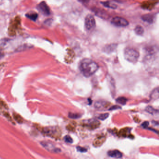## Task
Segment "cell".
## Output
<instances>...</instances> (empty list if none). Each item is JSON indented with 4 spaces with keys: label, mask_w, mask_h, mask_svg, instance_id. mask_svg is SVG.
Listing matches in <instances>:
<instances>
[{
    "label": "cell",
    "mask_w": 159,
    "mask_h": 159,
    "mask_svg": "<svg viewBox=\"0 0 159 159\" xmlns=\"http://www.w3.org/2000/svg\"><path fill=\"white\" fill-rule=\"evenodd\" d=\"M98 69V66L96 62L89 58H85L80 62L79 69L82 74L86 78L93 75Z\"/></svg>",
    "instance_id": "1"
},
{
    "label": "cell",
    "mask_w": 159,
    "mask_h": 159,
    "mask_svg": "<svg viewBox=\"0 0 159 159\" xmlns=\"http://www.w3.org/2000/svg\"><path fill=\"white\" fill-rule=\"evenodd\" d=\"M124 56L127 61L132 63H135L139 58L140 54L136 50L128 48L125 50Z\"/></svg>",
    "instance_id": "2"
},
{
    "label": "cell",
    "mask_w": 159,
    "mask_h": 159,
    "mask_svg": "<svg viewBox=\"0 0 159 159\" xmlns=\"http://www.w3.org/2000/svg\"><path fill=\"white\" fill-rule=\"evenodd\" d=\"M111 23L117 27H126L129 25L128 22L126 19L119 16L113 17L111 21Z\"/></svg>",
    "instance_id": "3"
},
{
    "label": "cell",
    "mask_w": 159,
    "mask_h": 159,
    "mask_svg": "<svg viewBox=\"0 0 159 159\" xmlns=\"http://www.w3.org/2000/svg\"><path fill=\"white\" fill-rule=\"evenodd\" d=\"M96 26V22L94 17L91 15L86 16L85 19V27L88 31H91Z\"/></svg>",
    "instance_id": "4"
},
{
    "label": "cell",
    "mask_w": 159,
    "mask_h": 159,
    "mask_svg": "<svg viewBox=\"0 0 159 159\" xmlns=\"http://www.w3.org/2000/svg\"><path fill=\"white\" fill-rule=\"evenodd\" d=\"M38 9L45 16H49L50 14V8L45 1H42L38 6Z\"/></svg>",
    "instance_id": "5"
},
{
    "label": "cell",
    "mask_w": 159,
    "mask_h": 159,
    "mask_svg": "<svg viewBox=\"0 0 159 159\" xmlns=\"http://www.w3.org/2000/svg\"><path fill=\"white\" fill-rule=\"evenodd\" d=\"M84 125L87 128L93 129L97 128L100 126V123L98 120L94 119H89L84 121Z\"/></svg>",
    "instance_id": "6"
},
{
    "label": "cell",
    "mask_w": 159,
    "mask_h": 159,
    "mask_svg": "<svg viewBox=\"0 0 159 159\" xmlns=\"http://www.w3.org/2000/svg\"><path fill=\"white\" fill-rule=\"evenodd\" d=\"M109 103H108L106 101L99 100L95 102L94 107L97 109L103 110L107 108L108 106H109Z\"/></svg>",
    "instance_id": "7"
},
{
    "label": "cell",
    "mask_w": 159,
    "mask_h": 159,
    "mask_svg": "<svg viewBox=\"0 0 159 159\" xmlns=\"http://www.w3.org/2000/svg\"><path fill=\"white\" fill-rule=\"evenodd\" d=\"M41 144L45 148H46L48 150L50 151L57 153V152H59L61 151L59 149L55 148L53 145L50 144V143H48V142H42Z\"/></svg>",
    "instance_id": "8"
},
{
    "label": "cell",
    "mask_w": 159,
    "mask_h": 159,
    "mask_svg": "<svg viewBox=\"0 0 159 159\" xmlns=\"http://www.w3.org/2000/svg\"><path fill=\"white\" fill-rule=\"evenodd\" d=\"M108 156L114 158H121L122 157L123 154L119 151L118 150L110 151L108 152Z\"/></svg>",
    "instance_id": "9"
},
{
    "label": "cell",
    "mask_w": 159,
    "mask_h": 159,
    "mask_svg": "<svg viewBox=\"0 0 159 159\" xmlns=\"http://www.w3.org/2000/svg\"><path fill=\"white\" fill-rule=\"evenodd\" d=\"M141 18L143 21L149 23H152L154 20L153 16L151 14L144 15L143 16H142Z\"/></svg>",
    "instance_id": "10"
},
{
    "label": "cell",
    "mask_w": 159,
    "mask_h": 159,
    "mask_svg": "<svg viewBox=\"0 0 159 159\" xmlns=\"http://www.w3.org/2000/svg\"><path fill=\"white\" fill-rule=\"evenodd\" d=\"M116 47V44H110V45H108L106 46V47L104 48V50L106 53H109L113 52L114 50H115Z\"/></svg>",
    "instance_id": "11"
},
{
    "label": "cell",
    "mask_w": 159,
    "mask_h": 159,
    "mask_svg": "<svg viewBox=\"0 0 159 159\" xmlns=\"http://www.w3.org/2000/svg\"><path fill=\"white\" fill-rule=\"evenodd\" d=\"M150 96L151 99L154 100H157L159 98V88H156V89L153 90Z\"/></svg>",
    "instance_id": "12"
},
{
    "label": "cell",
    "mask_w": 159,
    "mask_h": 159,
    "mask_svg": "<svg viewBox=\"0 0 159 159\" xmlns=\"http://www.w3.org/2000/svg\"><path fill=\"white\" fill-rule=\"evenodd\" d=\"M101 3L104 7L109 8L110 9H115L117 8V6L116 4L110 1H104V2H102Z\"/></svg>",
    "instance_id": "13"
},
{
    "label": "cell",
    "mask_w": 159,
    "mask_h": 159,
    "mask_svg": "<svg viewBox=\"0 0 159 159\" xmlns=\"http://www.w3.org/2000/svg\"><path fill=\"white\" fill-rule=\"evenodd\" d=\"M146 111L148 113L152 115H154V114H158L159 113V111L158 110H156L153 108L151 106H148L146 108Z\"/></svg>",
    "instance_id": "14"
},
{
    "label": "cell",
    "mask_w": 159,
    "mask_h": 159,
    "mask_svg": "<svg viewBox=\"0 0 159 159\" xmlns=\"http://www.w3.org/2000/svg\"><path fill=\"white\" fill-rule=\"evenodd\" d=\"M135 32L139 35H141L144 32L143 28L141 26L138 25L135 27L134 29Z\"/></svg>",
    "instance_id": "15"
},
{
    "label": "cell",
    "mask_w": 159,
    "mask_h": 159,
    "mask_svg": "<svg viewBox=\"0 0 159 159\" xmlns=\"http://www.w3.org/2000/svg\"><path fill=\"white\" fill-rule=\"evenodd\" d=\"M128 100L124 97H120L116 99V102L122 105H125Z\"/></svg>",
    "instance_id": "16"
},
{
    "label": "cell",
    "mask_w": 159,
    "mask_h": 159,
    "mask_svg": "<svg viewBox=\"0 0 159 159\" xmlns=\"http://www.w3.org/2000/svg\"><path fill=\"white\" fill-rule=\"evenodd\" d=\"M26 16L28 17V18L30 19L31 20L35 21L38 18V15L37 13L28 14L26 15Z\"/></svg>",
    "instance_id": "17"
},
{
    "label": "cell",
    "mask_w": 159,
    "mask_h": 159,
    "mask_svg": "<svg viewBox=\"0 0 159 159\" xmlns=\"http://www.w3.org/2000/svg\"><path fill=\"white\" fill-rule=\"evenodd\" d=\"M31 48V45H28L27 44H24V45H21L16 50L17 51H21L25 50H27L28 49Z\"/></svg>",
    "instance_id": "18"
},
{
    "label": "cell",
    "mask_w": 159,
    "mask_h": 159,
    "mask_svg": "<svg viewBox=\"0 0 159 159\" xmlns=\"http://www.w3.org/2000/svg\"><path fill=\"white\" fill-rule=\"evenodd\" d=\"M68 117L70 119H77L80 118L81 115L79 114H76V113H69Z\"/></svg>",
    "instance_id": "19"
},
{
    "label": "cell",
    "mask_w": 159,
    "mask_h": 159,
    "mask_svg": "<svg viewBox=\"0 0 159 159\" xmlns=\"http://www.w3.org/2000/svg\"><path fill=\"white\" fill-rule=\"evenodd\" d=\"M14 118L17 122L19 123H22L23 121L22 117L18 114H16H16H14Z\"/></svg>",
    "instance_id": "20"
},
{
    "label": "cell",
    "mask_w": 159,
    "mask_h": 159,
    "mask_svg": "<svg viewBox=\"0 0 159 159\" xmlns=\"http://www.w3.org/2000/svg\"><path fill=\"white\" fill-rule=\"evenodd\" d=\"M109 116V114L108 113L102 114L98 117V119H100V120H104L108 118Z\"/></svg>",
    "instance_id": "21"
},
{
    "label": "cell",
    "mask_w": 159,
    "mask_h": 159,
    "mask_svg": "<svg viewBox=\"0 0 159 159\" xmlns=\"http://www.w3.org/2000/svg\"><path fill=\"white\" fill-rule=\"evenodd\" d=\"M64 141L66 142H67L68 143L72 144L73 143V140L71 138L70 136H69V135H66L64 137Z\"/></svg>",
    "instance_id": "22"
},
{
    "label": "cell",
    "mask_w": 159,
    "mask_h": 159,
    "mask_svg": "<svg viewBox=\"0 0 159 159\" xmlns=\"http://www.w3.org/2000/svg\"><path fill=\"white\" fill-rule=\"evenodd\" d=\"M9 39L7 38H4L0 40V46L3 47L7 43L9 42Z\"/></svg>",
    "instance_id": "23"
},
{
    "label": "cell",
    "mask_w": 159,
    "mask_h": 159,
    "mask_svg": "<svg viewBox=\"0 0 159 159\" xmlns=\"http://www.w3.org/2000/svg\"><path fill=\"white\" fill-rule=\"evenodd\" d=\"M76 150L78 152H81V153H85L87 151V149L86 148L82 147H80V146H78L76 147Z\"/></svg>",
    "instance_id": "24"
},
{
    "label": "cell",
    "mask_w": 159,
    "mask_h": 159,
    "mask_svg": "<svg viewBox=\"0 0 159 159\" xmlns=\"http://www.w3.org/2000/svg\"><path fill=\"white\" fill-rule=\"evenodd\" d=\"M5 108L7 109L8 107L7 104H6L5 102H4L2 100H0V108Z\"/></svg>",
    "instance_id": "25"
},
{
    "label": "cell",
    "mask_w": 159,
    "mask_h": 159,
    "mask_svg": "<svg viewBox=\"0 0 159 159\" xmlns=\"http://www.w3.org/2000/svg\"><path fill=\"white\" fill-rule=\"evenodd\" d=\"M121 109V108L119 106H117V105H115V106H113L112 107H111L109 109V110H115L120 109Z\"/></svg>",
    "instance_id": "26"
},
{
    "label": "cell",
    "mask_w": 159,
    "mask_h": 159,
    "mask_svg": "<svg viewBox=\"0 0 159 159\" xmlns=\"http://www.w3.org/2000/svg\"><path fill=\"white\" fill-rule=\"evenodd\" d=\"M148 125H149V122L147 121L144 122L142 123L141 125V126L145 129H147L148 128Z\"/></svg>",
    "instance_id": "27"
},
{
    "label": "cell",
    "mask_w": 159,
    "mask_h": 159,
    "mask_svg": "<svg viewBox=\"0 0 159 159\" xmlns=\"http://www.w3.org/2000/svg\"><path fill=\"white\" fill-rule=\"evenodd\" d=\"M80 1L84 3H87L90 1V0H80Z\"/></svg>",
    "instance_id": "28"
},
{
    "label": "cell",
    "mask_w": 159,
    "mask_h": 159,
    "mask_svg": "<svg viewBox=\"0 0 159 159\" xmlns=\"http://www.w3.org/2000/svg\"><path fill=\"white\" fill-rule=\"evenodd\" d=\"M3 56L4 54L3 53V52H1L0 51V59H1V58L3 57Z\"/></svg>",
    "instance_id": "29"
},
{
    "label": "cell",
    "mask_w": 159,
    "mask_h": 159,
    "mask_svg": "<svg viewBox=\"0 0 159 159\" xmlns=\"http://www.w3.org/2000/svg\"><path fill=\"white\" fill-rule=\"evenodd\" d=\"M88 101H89V104H91V103H92V101H91V99H90V98H89V99H88Z\"/></svg>",
    "instance_id": "30"
}]
</instances>
